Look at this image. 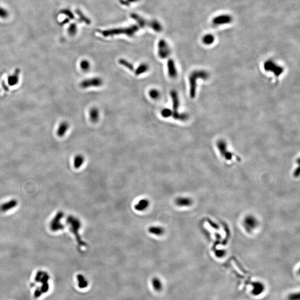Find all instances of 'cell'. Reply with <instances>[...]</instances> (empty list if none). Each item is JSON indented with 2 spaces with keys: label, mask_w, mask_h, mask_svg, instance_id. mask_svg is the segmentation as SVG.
<instances>
[{
  "label": "cell",
  "mask_w": 300,
  "mask_h": 300,
  "mask_svg": "<svg viewBox=\"0 0 300 300\" xmlns=\"http://www.w3.org/2000/svg\"><path fill=\"white\" fill-rule=\"evenodd\" d=\"M80 67L81 69L84 72H88L91 67V64L90 62L87 59H83L80 62Z\"/></svg>",
  "instance_id": "obj_27"
},
{
  "label": "cell",
  "mask_w": 300,
  "mask_h": 300,
  "mask_svg": "<svg viewBox=\"0 0 300 300\" xmlns=\"http://www.w3.org/2000/svg\"><path fill=\"white\" fill-rule=\"evenodd\" d=\"M208 77L207 73L204 71H195L193 72L190 76L189 80L190 83V96L192 98H194L196 94V80L199 78L206 79Z\"/></svg>",
  "instance_id": "obj_3"
},
{
  "label": "cell",
  "mask_w": 300,
  "mask_h": 300,
  "mask_svg": "<svg viewBox=\"0 0 300 300\" xmlns=\"http://www.w3.org/2000/svg\"><path fill=\"white\" fill-rule=\"evenodd\" d=\"M119 2L122 5L125 6H129L130 5V3L127 1V0H119Z\"/></svg>",
  "instance_id": "obj_37"
},
{
  "label": "cell",
  "mask_w": 300,
  "mask_h": 300,
  "mask_svg": "<svg viewBox=\"0 0 300 300\" xmlns=\"http://www.w3.org/2000/svg\"><path fill=\"white\" fill-rule=\"evenodd\" d=\"M299 293H294L291 294L289 296V300H299Z\"/></svg>",
  "instance_id": "obj_36"
},
{
  "label": "cell",
  "mask_w": 300,
  "mask_h": 300,
  "mask_svg": "<svg viewBox=\"0 0 300 300\" xmlns=\"http://www.w3.org/2000/svg\"><path fill=\"white\" fill-rule=\"evenodd\" d=\"M253 286L254 289L252 290V294L255 296L259 295L264 291V286L260 283H255Z\"/></svg>",
  "instance_id": "obj_23"
},
{
  "label": "cell",
  "mask_w": 300,
  "mask_h": 300,
  "mask_svg": "<svg viewBox=\"0 0 300 300\" xmlns=\"http://www.w3.org/2000/svg\"><path fill=\"white\" fill-rule=\"evenodd\" d=\"M69 19L67 18V19H65L64 20H63L61 23H59V24H60L61 26H63V25H65V24H66L69 23Z\"/></svg>",
  "instance_id": "obj_38"
},
{
  "label": "cell",
  "mask_w": 300,
  "mask_h": 300,
  "mask_svg": "<svg viewBox=\"0 0 300 300\" xmlns=\"http://www.w3.org/2000/svg\"><path fill=\"white\" fill-rule=\"evenodd\" d=\"M43 293L42 292V291L40 287H37V289H35V292H34V296H35L36 298H38L39 297H40L41 296V295Z\"/></svg>",
  "instance_id": "obj_35"
},
{
  "label": "cell",
  "mask_w": 300,
  "mask_h": 300,
  "mask_svg": "<svg viewBox=\"0 0 300 300\" xmlns=\"http://www.w3.org/2000/svg\"><path fill=\"white\" fill-rule=\"evenodd\" d=\"M176 203L178 206H183L188 205L190 204V201L188 199L185 198H178L176 200Z\"/></svg>",
  "instance_id": "obj_29"
},
{
  "label": "cell",
  "mask_w": 300,
  "mask_h": 300,
  "mask_svg": "<svg viewBox=\"0 0 300 300\" xmlns=\"http://www.w3.org/2000/svg\"><path fill=\"white\" fill-rule=\"evenodd\" d=\"M170 95L172 98V104H173V112H178V108L179 107L180 105V101H179V98L177 93L175 90H172L170 92Z\"/></svg>",
  "instance_id": "obj_13"
},
{
  "label": "cell",
  "mask_w": 300,
  "mask_h": 300,
  "mask_svg": "<svg viewBox=\"0 0 300 300\" xmlns=\"http://www.w3.org/2000/svg\"><path fill=\"white\" fill-rule=\"evenodd\" d=\"M85 161L84 157L81 155H77L74 159V167L75 169H79Z\"/></svg>",
  "instance_id": "obj_22"
},
{
  "label": "cell",
  "mask_w": 300,
  "mask_h": 300,
  "mask_svg": "<svg viewBox=\"0 0 300 300\" xmlns=\"http://www.w3.org/2000/svg\"><path fill=\"white\" fill-rule=\"evenodd\" d=\"M149 201L147 199H142L135 205V208L137 211H143L149 207Z\"/></svg>",
  "instance_id": "obj_16"
},
{
  "label": "cell",
  "mask_w": 300,
  "mask_h": 300,
  "mask_svg": "<svg viewBox=\"0 0 300 300\" xmlns=\"http://www.w3.org/2000/svg\"><path fill=\"white\" fill-rule=\"evenodd\" d=\"M161 115L164 118H169L172 117V111L169 108H163L161 111Z\"/></svg>",
  "instance_id": "obj_32"
},
{
  "label": "cell",
  "mask_w": 300,
  "mask_h": 300,
  "mask_svg": "<svg viewBox=\"0 0 300 300\" xmlns=\"http://www.w3.org/2000/svg\"><path fill=\"white\" fill-rule=\"evenodd\" d=\"M130 17L132 19L136 21L138 23L139 26L142 28L145 27V26L148 25L149 24V22H147L145 19H144L143 17H142L141 16H140L137 13H132L130 15Z\"/></svg>",
  "instance_id": "obj_11"
},
{
  "label": "cell",
  "mask_w": 300,
  "mask_h": 300,
  "mask_svg": "<svg viewBox=\"0 0 300 300\" xmlns=\"http://www.w3.org/2000/svg\"><path fill=\"white\" fill-rule=\"evenodd\" d=\"M77 31V25L75 23H72L69 25L68 28V33L71 36H74Z\"/></svg>",
  "instance_id": "obj_30"
},
{
  "label": "cell",
  "mask_w": 300,
  "mask_h": 300,
  "mask_svg": "<svg viewBox=\"0 0 300 300\" xmlns=\"http://www.w3.org/2000/svg\"><path fill=\"white\" fill-rule=\"evenodd\" d=\"M63 217V213L59 212L50 223V229L54 232H56L63 229V225L61 223V220Z\"/></svg>",
  "instance_id": "obj_6"
},
{
  "label": "cell",
  "mask_w": 300,
  "mask_h": 300,
  "mask_svg": "<svg viewBox=\"0 0 300 300\" xmlns=\"http://www.w3.org/2000/svg\"><path fill=\"white\" fill-rule=\"evenodd\" d=\"M69 128V124L67 122H62L58 128L57 134L59 137H63Z\"/></svg>",
  "instance_id": "obj_15"
},
{
  "label": "cell",
  "mask_w": 300,
  "mask_h": 300,
  "mask_svg": "<svg viewBox=\"0 0 300 300\" xmlns=\"http://www.w3.org/2000/svg\"><path fill=\"white\" fill-rule=\"evenodd\" d=\"M17 205V201L15 200H12L9 202H6L0 206V210L2 212H7L15 207Z\"/></svg>",
  "instance_id": "obj_10"
},
{
  "label": "cell",
  "mask_w": 300,
  "mask_h": 300,
  "mask_svg": "<svg viewBox=\"0 0 300 300\" xmlns=\"http://www.w3.org/2000/svg\"><path fill=\"white\" fill-rule=\"evenodd\" d=\"M119 63L124 66L125 67L127 68L129 70L132 71L134 70V66L133 65L132 63H131V62H130L128 61H127L125 59H124V58H121L119 59Z\"/></svg>",
  "instance_id": "obj_24"
},
{
  "label": "cell",
  "mask_w": 300,
  "mask_h": 300,
  "mask_svg": "<svg viewBox=\"0 0 300 300\" xmlns=\"http://www.w3.org/2000/svg\"><path fill=\"white\" fill-rule=\"evenodd\" d=\"M104 81L100 77H93L85 79L81 81L80 86L82 89H87L89 87H98L103 85Z\"/></svg>",
  "instance_id": "obj_4"
},
{
  "label": "cell",
  "mask_w": 300,
  "mask_h": 300,
  "mask_svg": "<svg viewBox=\"0 0 300 300\" xmlns=\"http://www.w3.org/2000/svg\"><path fill=\"white\" fill-rule=\"evenodd\" d=\"M149 231L151 234L156 236H161L164 232V229L160 226H151L149 229Z\"/></svg>",
  "instance_id": "obj_21"
},
{
  "label": "cell",
  "mask_w": 300,
  "mask_h": 300,
  "mask_svg": "<svg viewBox=\"0 0 300 300\" xmlns=\"http://www.w3.org/2000/svg\"><path fill=\"white\" fill-rule=\"evenodd\" d=\"M150 69L149 65L146 63H142L140 64L137 68L135 71V75L136 76H139L143 73L147 72Z\"/></svg>",
  "instance_id": "obj_17"
},
{
  "label": "cell",
  "mask_w": 300,
  "mask_h": 300,
  "mask_svg": "<svg viewBox=\"0 0 300 300\" xmlns=\"http://www.w3.org/2000/svg\"><path fill=\"white\" fill-rule=\"evenodd\" d=\"M214 37L212 35H205L203 38V41L204 44L206 45H210L212 44L214 41Z\"/></svg>",
  "instance_id": "obj_31"
},
{
  "label": "cell",
  "mask_w": 300,
  "mask_h": 300,
  "mask_svg": "<svg viewBox=\"0 0 300 300\" xmlns=\"http://www.w3.org/2000/svg\"><path fill=\"white\" fill-rule=\"evenodd\" d=\"M168 74L171 79H175L177 76V71L174 62L172 59H169L167 61Z\"/></svg>",
  "instance_id": "obj_9"
},
{
  "label": "cell",
  "mask_w": 300,
  "mask_h": 300,
  "mask_svg": "<svg viewBox=\"0 0 300 300\" xmlns=\"http://www.w3.org/2000/svg\"><path fill=\"white\" fill-rule=\"evenodd\" d=\"M264 66L265 67L266 69H267V70H274V71H277L278 75L280 74L278 71H280L281 72L282 71V69L281 67L277 66V65L274 62H273L272 61H267L266 62Z\"/></svg>",
  "instance_id": "obj_18"
},
{
  "label": "cell",
  "mask_w": 300,
  "mask_h": 300,
  "mask_svg": "<svg viewBox=\"0 0 300 300\" xmlns=\"http://www.w3.org/2000/svg\"><path fill=\"white\" fill-rule=\"evenodd\" d=\"M76 12L77 15L79 16L80 19H81V20L82 22H83L84 23H85L87 24H90L91 23L90 20L87 17H86L80 10H76Z\"/></svg>",
  "instance_id": "obj_28"
},
{
  "label": "cell",
  "mask_w": 300,
  "mask_h": 300,
  "mask_svg": "<svg viewBox=\"0 0 300 300\" xmlns=\"http://www.w3.org/2000/svg\"><path fill=\"white\" fill-rule=\"evenodd\" d=\"M89 116L91 121L93 123H96L100 117L99 110L96 107H93L90 110Z\"/></svg>",
  "instance_id": "obj_14"
},
{
  "label": "cell",
  "mask_w": 300,
  "mask_h": 300,
  "mask_svg": "<svg viewBox=\"0 0 300 300\" xmlns=\"http://www.w3.org/2000/svg\"><path fill=\"white\" fill-rule=\"evenodd\" d=\"M20 73V70L16 69L15 70L13 74H12L8 78V83L9 86H13L16 85L19 81V75Z\"/></svg>",
  "instance_id": "obj_12"
},
{
  "label": "cell",
  "mask_w": 300,
  "mask_h": 300,
  "mask_svg": "<svg viewBox=\"0 0 300 300\" xmlns=\"http://www.w3.org/2000/svg\"><path fill=\"white\" fill-rule=\"evenodd\" d=\"M150 97L153 100H157L161 96L160 92L156 89H152L149 92Z\"/></svg>",
  "instance_id": "obj_26"
},
{
  "label": "cell",
  "mask_w": 300,
  "mask_h": 300,
  "mask_svg": "<svg viewBox=\"0 0 300 300\" xmlns=\"http://www.w3.org/2000/svg\"><path fill=\"white\" fill-rule=\"evenodd\" d=\"M9 16V12L5 9L0 7V17L2 19H6Z\"/></svg>",
  "instance_id": "obj_34"
},
{
  "label": "cell",
  "mask_w": 300,
  "mask_h": 300,
  "mask_svg": "<svg viewBox=\"0 0 300 300\" xmlns=\"http://www.w3.org/2000/svg\"><path fill=\"white\" fill-rule=\"evenodd\" d=\"M66 222L69 226L70 230L75 236L79 244L82 247L85 246L86 243L82 240L79 234V230L81 227V222L79 219L73 216H69L67 217Z\"/></svg>",
  "instance_id": "obj_2"
},
{
  "label": "cell",
  "mask_w": 300,
  "mask_h": 300,
  "mask_svg": "<svg viewBox=\"0 0 300 300\" xmlns=\"http://www.w3.org/2000/svg\"><path fill=\"white\" fill-rule=\"evenodd\" d=\"M2 83H3V85H2V86H3V87H4L5 90L6 91H8V87H6V86H5V83H4L3 82H2Z\"/></svg>",
  "instance_id": "obj_40"
},
{
  "label": "cell",
  "mask_w": 300,
  "mask_h": 300,
  "mask_svg": "<svg viewBox=\"0 0 300 300\" xmlns=\"http://www.w3.org/2000/svg\"><path fill=\"white\" fill-rule=\"evenodd\" d=\"M139 30V26L134 24L128 27L116 28L104 30L101 32L104 37L113 36L115 35H126L129 37H132Z\"/></svg>",
  "instance_id": "obj_1"
},
{
  "label": "cell",
  "mask_w": 300,
  "mask_h": 300,
  "mask_svg": "<svg viewBox=\"0 0 300 300\" xmlns=\"http://www.w3.org/2000/svg\"><path fill=\"white\" fill-rule=\"evenodd\" d=\"M152 284L153 288L156 291H160V290H161L162 287L161 282L158 278H153L152 280Z\"/></svg>",
  "instance_id": "obj_25"
},
{
  "label": "cell",
  "mask_w": 300,
  "mask_h": 300,
  "mask_svg": "<svg viewBox=\"0 0 300 300\" xmlns=\"http://www.w3.org/2000/svg\"><path fill=\"white\" fill-rule=\"evenodd\" d=\"M127 1H128L130 3H134V2H137L139 1V0H127Z\"/></svg>",
  "instance_id": "obj_39"
},
{
  "label": "cell",
  "mask_w": 300,
  "mask_h": 300,
  "mask_svg": "<svg viewBox=\"0 0 300 300\" xmlns=\"http://www.w3.org/2000/svg\"><path fill=\"white\" fill-rule=\"evenodd\" d=\"M61 13L66 15V16L68 17V19H69V20H73L75 19V16L72 13V12L71 11L69 10L68 9H63L62 10H61Z\"/></svg>",
  "instance_id": "obj_33"
},
{
  "label": "cell",
  "mask_w": 300,
  "mask_h": 300,
  "mask_svg": "<svg viewBox=\"0 0 300 300\" xmlns=\"http://www.w3.org/2000/svg\"><path fill=\"white\" fill-rule=\"evenodd\" d=\"M158 55L161 59H166L171 54V50L167 42L163 39L159 41L158 45Z\"/></svg>",
  "instance_id": "obj_5"
},
{
  "label": "cell",
  "mask_w": 300,
  "mask_h": 300,
  "mask_svg": "<svg viewBox=\"0 0 300 300\" xmlns=\"http://www.w3.org/2000/svg\"><path fill=\"white\" fill-rule=\"evenodd\" d=\"M232 17L230 15H223L217 16L213 20V23L215 24H223L229 23L232 21Z\"/></svg>",
  "instance_id": "obj_7"
},
{
  "label": "cell",
  "mask_w": 300,
  "mask_h": 300,
  "mask_svg": "<svg viewBox=\"0 0 300 300\" xmlns=\"http://www.w3.org/2000/svg\"><path fill=\"white\" fill-rule=\"evenodd\" d=\"M148 25L153 31L156 32H160L162 30L161 24L157 20H152L149 22Z\"/></svg>",
  "instance_id": "obj_19"
},
{
  "label": "cell",
  "mask_w": 300,
  "mask_h": 300,
  "mask_svg": "<svg viewBox=\"0 0 300 300\" xmlns=\"http://www.w3.org/2000/svg\"><path fill=\"white\" fill-rule=\"evenodd\" d=\"M77 279L79 283L78 286L80 289H85L88 286V281L82 275H78L77 276Z\"/></svg>",
  "instance_id": "obj_20"
},
{
  "label": "cell",
  "mask_w": 300,
  "mask_h": 300,
  "mask_svg": "<svg viewBox=\"0 0 300 300\" xmlns=\"http://www.w3.org/2000/svg\"><path fill=\"white\" fill-rule=\"evenodd\" d=\"M49 278L50 276L47 273L42 271H39L37 272L36 275L35 281L37 282L41 283L42 285L47 284L48 283V281L49 280Z\"/></svg>",
  "instance_id": "obj_8"
}]
</instances>
